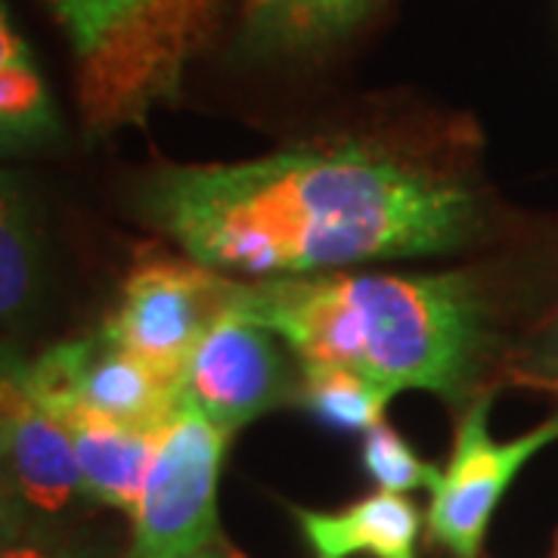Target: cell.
I'll list each match as a JSON object with an SVG mask.
<instances>
[{
	"label": "cell",
	"mask_w": 558,
	"mask_h": 558,
	"mask_svg": "<svg viewBox=\"0 0 558 558\" xmlns=\"http://www.w3.org/2000/svg\"><path fill=\"white\" fill-rule=\"evenodd\" d=\"M388 0H245L233 50L248 62L304 60L336 47Z\"/></svg>",
	"instance_id": "cell-9"
},
{
	"label": "cell",
	"mask_w": 558,
	"mask_h": 558,
	"mask_svg": "<svg viewBox=\"0 0 558 558\" xmlns=\"http://www.w3.org/2000/svg\"><path fill=\"white\" fill-rule=\"evenodd\" d=\"M227 444L230 435L190 407L161 428L131 515V558H193L211 549Z\"/></svg>",
	"instance_id": "cell-5"
},
{
	"label": "cell",
	"mask_w": 558,
	"mask_h": 558,
	"mask_svg": "<svg viewBox=\"0 0 558 558\" xmlns=\"http://www.w3.org/2000/svg\"><path fill=\"white\" fill-rule=\"evenodd\" d=\"M44 252L38 202L16 171L0 168V323L20 326L38 311Z\"/></svg>",
	"instance_id": "cell-14"
},
{
	"label": "cell",
	"mask_w": 558,
	"mask_h": 558,
	"mask_svg": "<svg viewBox=\"0 0 558 558\" xmlns=\"http://www.w3.org/2000/svg\"><path fill=\"white\" fill-rule=\"evenodd\" d=\"M28 395L50 416H94L161 432L178 416V381L165 379L102 336L60 341L28 363Z\"/></svg>",
	"instance_id": "cell-6"
},
{
	"label": "cell",
	"mask_w": 558,
	"mask_h": 558,
	"mask_svg": "<svg viewBox=\"0 0 558 558\" xmlns=\"http://www.w3.org/2000/svg\"><path fill=\"white\" fill-rule=\"evenodd\" d=\"M35 527H38V519L25 506V499L16 490L13 478L0 469V546L16 543L25 534H32Z\"/></svg>",
	"instance_id": "cell-20"
},
{
	"label": "cell",
	"mask_w": 558,
	"mask_h": 558,
	"mask_svg": "<svg viewBox=\"0 0 558 558\" xmlns=\"http://www.w3.org/2000/svg\"><path fill=\"white\" fill-rule=\"evenodd\" d=\"M236 282L190 258L146 255L121 282L100 336L180 385L196 344L230 311Z\"/></svg>",
	"instance_id": "cell-4"
},
{
	"label": "cell",
	"mask_w": 558,
	"mask_h": 558,
	"mask_svg": "<svg viewBox=\"0 0 558 558\" xmlns=\"http://www.w3.org/2000/svg\"><path fill=\"white\" fill-rule=\"evenodd\" d=\"M242 317L277 332L301 366H341L388 398H465L487 307L465 274H319L236 282Z\"/></svg>",
	"instance_id": "cell-2"
},
{
	"label": "cell",
	"mask_w": 558,
	"mask_h": 558,
	"mask_svg": "<svg viewBox=\"0 0 558 558\" xmlns=\"http://www.w3.org/2000/svg\"><path fill=\"white\" fill-rule=\"evenodd\" d=\"M60 140L62 119L47 78L7 0H0V159L40 153Z\"/></svg>",
	"instance_id": "cell-12"
},
{
	"label": "cell",
	"mask_w": 558,
	"mask_h": 558,
	"mask_svg": "<svg viewBox=\"0 0 558 558\" xmlns=\"http://www.w3.org/2000/svg\"><path fill=\"white\" fill-rule=\"evenodd\" d=\"M0 558H106L100 549L84 546L78 539L53 534L47 527H35L16 543L0 546Z\"/></svg>",
	"instance_id": "cell-19"
},
{
	"label": "cell",
	"mask_w": 558,
	"mask_h": 558,
	"mask_svg": "<svg viewBox=\"0 0 558 558\" xmlns=\"http://www.w3.org/2000/svg\"><path fill=\"white\" fill-rule=\"evenodd\" d=\"M28 363L20 354V348L0 341V453L10 438L16 418L35 403L28 395Z\"/></svg>",
	"instance_id": "cell-18"
},
{
	"label": "cell",
	"mask_w": 558,
	"mask_h": 558,
	"mask_svg": "<svg viewBox=\"0 0 558 558\" xmlns=\"http://www.w3.org/2000/svg\"><path fill=\"white\" fill-rule=\"evenodd\" d=\"M558 440V416L512 440L490 438V395H478L459 422L453 453L432 490L428 531L457 558H478L497 506L519 472Z\"/></svg>",
	"instance_id": "cell-8"
},
{
	"label": "cell",
	"mask_w": 558,
	"mask_h": 558,
	"mask_svg": "<svg viewBox=\"0 0 558 558\" xmlns=\"http://www.w3.org/2000/svg\"><path fill=\"white\" fill-rule=\"evenodd\" d=\"M193 558H233V556H223V553H218V549H205V553H199V556Z\"/></svg>",
	"instance_id": "cell-21"
},
{
	"label": "cell",
	"mask_w": 558,
	"mask_h": 558,
	"mask_svg": "<svg viewBox=\"0 0 558 558\" xmlns=\"http://www.w3.org/2000/svg\"><path fill=\"white\" fill-rule=\"evenodd\" d=\"M65 428L75 444L84 499L134 515L159 432H143L94 416H69Z\"/></svg>",
	"instance_id": "cell-13"
},
{
	"label": "cell",
	"mask_w": 558,
	"mask_h": 558,
	"mask_svg": "<svg viewBox=\"0 0 558 558\" xmlns=\"http://www.w3.org/2000/svg\"><path fill=\"white\" fill-rule=\"evenodd\" d=\"M0 469L13 478L35 519L62 515L75 499H84L72 435L62 418L38 403L16 418L0 453Z\"/></svg>",
	"instance_id": "cell-11"
},
{
	"label": "cell",
	"mask_w": 558,
	"mask_h": 558,
	"mask_svg": "<svg viewBox=\"0 0 558 558\" xmlns=\"http://www.w3.org/2000/svg\"><path fill=\"white\" fill-rule=\"evenodd\" d=\"M299 381L301 373L277 332L227 311L186 360L180 400L233 435L299 398Z\"/></svg>",
	"instance_id": "cell-7"
},
{
	"label": "cell",
	"mask_w": 558,
	"mask_h": 558,
	"mask_svg": "<svg viewBox=\"0 0 558 558\" xmlns=\"http://www.w3.org/2000/svg\"><path fill=\"white\" fill-rule=\"evenodd\" d=\"M137 205L186 258L252 282L447 255L481 227L465 180L354 137L168 165L143 180Z\"/></svg>",
	"instance_id": "cell-1"
},
{
	"label": "cell",
	"mask_w": 558,
	"mask_h": 558,
	"mask_svg": "<svg viewBox=\"0 0 558 558\" xmlns=\"http://www.w3.org/2000/svg\"><path fill=\"white\" fill-rule=\"evenodd\" d=\"M319 425L336 432H369L381 422L388 395L341 366H301L299 398Z\"/></svg>",
	"instance_id": "cell-15"
},
{
	"label": "cell",
	"mask_w": 558,
	"mask_h": 558,
	"mask_svg": "<svg viewBox=\"0 0 558 558\" xmlns=\"http://www.w3.org/2000/svg\"><path fill=\"white\" fill-rule=\"evenodd\" d=\"M360 465L385 494H400V497L410 490H435L440 481L438 465L418 459L407 438L398 428H391L385 418L363 435Z\"/></svg>",
	"instance_id": "cell-16"
},
{
	"label": "cell",
	"mask_w": 558,
	"mask_h": 558,
	"mask_svg": "<svg viewBox=\"0 0 558 558\" xmlns=\"http://www.w3.org/2000/svg\"><path fill=\"white\" fill-rule=\"evenodd\" d=\"M69 40L84 134L146 128L183 97L190 65L215 40L223 0H44Z\"/></svg>",
	"instance_id": "cell-3"
},
{
	"label": "cell",
	"mask_w": 558,
	"mask_h": 558,
	"mask_svg": "<svg viewBox=\"0 0 558 558\" xmlns=\"http://www.w3.org/2000/svg\"><path fill=\"white\" fill-rule=\"evenodd\" d=\"M512 379L558 395V307L509 360Z\"/></svg>",
	"instance_id": "cell-17"
},
{
	"label": "cell",
	"mask_w": 558,
	"mask_h": 558,
	"mask_svg": "<svg viewBox=\"0 0 558 558\" xmlns=\"http://www.w3.org/2000/svg\"><path fill=\"white\" fill-rule=\"evenodd\" d=\"M314 558H416L422 512L400 494H369L341 512L289 506Z\"/></svg>",
	"instance_id": "cell-10"
}]
</instances>
